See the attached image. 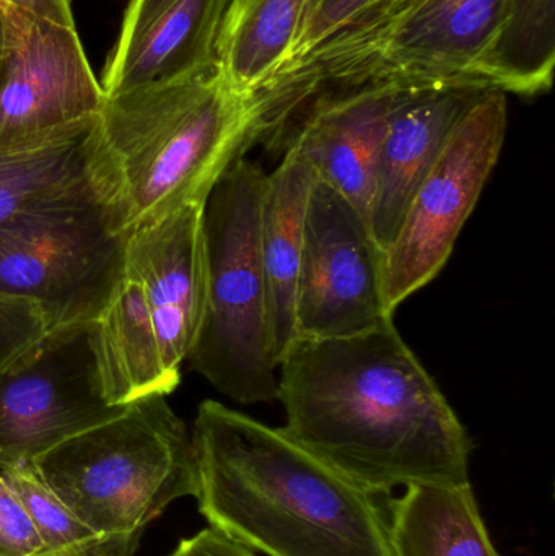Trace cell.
<instances>
[{"instance_id": "obj_10", "label": "cell", "mask_w": 555, "mask_h": 556, "mask_svg": "<svg viewBox=\"0 0 555 556\" xmlns=\"http://www.w3.org/2000/svg\"><path fill=\"white\" fill-rule=\"evenodd\" d=\"M5 13L0 48V146L98 116L103 88L77 29Z\"/></svg>"}, {"instance_id": "obj_2", "label": "cell", "mask_w": 555, "mask_h": 556, "mask_svg": "<svg viewBox=\"0 0 555 556\" xmlns=\"http://www.w3.org/2000/svg\"><path fill=\"white\" fill-rule=\"evenodd\" d=\"M199 511L211 528L267 556H391L374 495L282 428L217 401L191 431Z\"/></svg>"}, {"instance_id": "obj_18", "label": "cell", "mask_w": 555, "mask_h": 556, "mask_svg": "<svg viewBox=\"0 0 555 556\" xmlns=\"http://www.w3.org/2000/svg\"><path fill=\"white\" fill-rule=\"evenodd\" d=\"M94 346L104 394L116 407L169 395L181 381L166 369L146 294L129 276L94 320Z\"/></svg>"}, {"instance_id": "obj_3", "label": "cell", "mask_w": 555, "mask_h": 556, "mask_svg": "<svg viewBox=\"0 0 555 556\" xmlns=\"http://www.w3.org/2000/svg\"><path fill=\"white\" fill-rule=\"evenodd\" d=\"M98 130L126 235L205 204L225 172L266 139L263 101L234 90L217 64L104 98Z\"/></svg>"}, {"instance_id": "obj_6", "label": "cell", "mask_w": 555, "mask_h": 556, "mask_svg": "<svg viewBox=\"0 0 555 556\" xmlns=\"http://www.w3.org/2000/svg\"><path fill=\"white\" fill-rule=\"evenodd\" d=\"M110 195L25 212L0 225V291L36 304L46 330L94 323L126 278V241Z\"/></svg>"}, {"instance_id": "obj_9", "label": "cell", "mask_w": 555, "mask_h": 556, "mask_svg": "<svg viewBox=\"0 0 555 556\" xmlns=\"http://www.w3.org/2000/svg\"><path fill=\"white\" fill-rule=\"evenodd\" d=\"M393 314L384 296V251L367 218L316 176L303 228L297 339L357 336Z\"/></svg>"}, {"instance_id": "obj_12", "label": "cell", "mask_w": 555, "mask_h": 556, "mask_svg": "<svg viewBox=\"0 0 555 556\" xmlns=\"http://www.w3.org/2000/svg\"><path fill=\"white\" fill-rule=\"evenodd\" d=\"M394 81H365L319 91L305 106L286 147L338 189L367 218L378 152L388 121L407 91Z\"/></svg>"}, {"instance_id": "obj_11", "label": "cell", "mask_w": 555, "mask_h": 556, "mask_svg": "<svg viewBox=\"0 0 555 556\" xmlns=\"http://www.w3.org/2000/svg\"><path fill=\"white\" fill-rule=\"evenodd\" d=\"M204 205L186 204L126 241V276L139 281L149 303L166 369L181 379L207 304Z\"/></svg>"}, {"instance_id": "obj_16", "label": "cell", "mask_w": 555, "mask_h": 556, "mask_svg": "<svg viewBox=\"0 0 555 556\" xmlns=\"http://www.w3.org/2000/svg\"><path fill=\"white\" fill-rule=\"evenodd\" d=\"M316 173L293 147L266 176L261 202V260L277 366L297 340L295 303L306 205Z\"/></svg>"}, {"instance_id": "obj_26", "label": "cell", "mask_w": 555, "mask_h": 556, "mask_svg": "<svg viewBox=\"0 0 555 556\" xmlns=\"http://www.w3.org/2000/svg\"><path fill=\"white\" fill-rule=\"evenodd\" d=\"M0 10L26 13L75 28L72 0H0Z\"/></svg>"}, {"instance_id": "obj_23", "label": "cell", "mask_w": 555, "mask_h": 556, "mask_svg": "<svg viewBox=\"0 0 555 556\" xmlns=\"http://www.w3.org/2000/svg\"><path fill=\"white\" fill-rule=\"evenodd\" d=\"M46 330L36 304L0 291V372L28 352Z\"/></svg>"}, {"instance_id": "obj_21", "label": "cell", "mask_w": 555, "mask_h": 556, "mask_svg": "<svg viewBox=\"0 0 555 556\" xmlns=\"http://www.w3.org/2000/svg\"><path fill=\"white\" fill-rule=\"evenodd\" d=\"M22 500L48 556H103L100 539L45 485L31 464L0 467Z\"/></svg>"}, {"instance_id": "obj_22", "label": "cell", "mask_w": 555, "mask_h": 556, "mask_svg": "<svg viewBox=\"0 0 555 556\" xmlns=\"http://www.w3.org/2000/svg\"><path fill=\"white\" fill-rule=\"evenodd\" d=\"M398 2L400 0H315L295 55L286 68L338 36L367 28L390 12Z\"/></svg>"}, {"instance_id": "obj_1", "label": "cell", "mask_w": 555, "mask_h": 556, "mask_svg": "<svg viewBox=\"0 0 555 556\" xmlns=\"http://www.w3.org/2000/svg\"><path fill=\"white\" fill-rule=\"evenodd\" d=\"M277 401L282 430L370 495L469 483L468 430L393 319L297 339L277 366Z\"/></svg>"}, {"instance_id": "obj_13", "label": "cell", "mask_w": 555, "mask_h": 556, "mask_svg": "<svg viewBox=\"0 0 555 556\" xmlns=\"http://www.w3.org/2000/svg\"><path fill=\"white\" fill-rule=\"evenodd\" d=\"M230 0H129L108 55L104 98L217 64L215 48Z\"/></svg>"}, {"instance_id": "obj_19", "label": "cell", "mask_w": 555, "mask_h": 556, "mask_svg": "<svg viewBox=\"0 0 555 556\" xmlns=\"http://www.w3.org/2000/svg\"><path fill=\"white\" fill-rule=\"evenodd\" d=\"M387 535L391 556H501L469 483L407 486L390 502Z\"/></svg>"}, {"instance_id": "obj_8", "label": "cell", "mask_w": 555, "mask_h": 556, "mask_svg": "<svg viewBox=\"0 0 555 556\" xmlns=\"http://www.w3.org/2000/svg\"><path fill=\"white\" fill-rule=\"evenodd\" d=\"M126 407L104 394L94 323L48 330L0 372V467L31 464Z\"/></svg>"}, {"instance_id": "obj_25", "label": "cell", "mask_w": 555, "mask_h": 556, "mask_svg": "<svg viewBox=\"0 0 555 556\" xmlns=\"http://www.w3.org/2000/svg\"><path fill=\"white\" fill-rule=\"evenodd\" d=\"M169 556H256L250 548L238 544L224 532L211 528L202 529L194 538L179 542Z\"/></svg>"}, {"instance_id": "obj_5", "label": "cell", "mask_w": 555, "mask_h": 556, "mask_svg": "<svg viewBox=\"0 0 555 556\" xmlns=\"http://www.w3.org/2000/svg\"><path fill=\"white\" fill-rule=\"evenodd\" d=\"M267 173L238 159L204 205L207 304L189 355L192 369L240 405L277 401V362L261 260Z\"/></svg>"}, {"instance_id": "obj_14", "label": "cell", "mask_w": 555, "mask_h": 556, "mask_svg": "<svg viewBox=\"0 0 555 556\" xmlns=\"http://www.w3.org/2000/svg\"><path fill=\"white\" fill-rule=\"evenodd\" d=\"M481 91L414 88L394 108L378 152L368 208V225L383 251L393 243L417 189Z\"/></svg>"}, {"instance_id": "obj_7", "label": "cell", "mask_w": 555, "mask_h": 556, "mask_svg": "<svg viewBox=\"0 0 555 556\" xmlns=\"http://www.w3.org/2000/svg\"><path fill=\"white\" fill-rule=\"evenodd\" d=\"M505 134L507 93L485 88L456 124L384 251V296L391 313L442 273L497 165Z\"/></svg>"}, {"instance_id": "obj_17", "label": "cell", "mask_w": 555, "mask_h": 556, "mask_svg": "<svg viewBox=\"0 0 555 556\" xmlns=\"http://www.w3.org/2000/svg\"><path fill=\"white\" fill-rule=\"evenodd\" d=\"M315 0H230L215 59L238 93H264L292 62Z\"/></svg>"}, {"instance_id": "obj_24", "label": "cell", "mask_w": 555, "mask_h": 556, "mask_svg": "<svg viewBox=\"0 0 555 556\" xmlns=\"http://www.w3.org/2000/svg\"><path fill=\"white\" fill-rule=\"evenodd\" d=\"M0 556H48L28 511L0 473Z\"/></svg>"}, {"instance_id": "obj_15", "label": "cell", "mask_w": 555, "mask_h": 556, "mask_svg": "<svg viewBox=\"0 0 555 556\" xmlns=\"http://www.w3.org/2000/svg\"><path fill=\"white\" fill-rule=\"evenodd\" d=\"M87 195L116 201L98 116L0 146V225L25 212Z\"/></svg>"}, {"instance_id": "obj_4", "label": "cell", "mask_w": 555, "mask_h": 556, "mask_svg": "<svg viewBox=\"0 0 555 556\" xmlns=\"http://www.w3.org/2000/svg\"><path fill=\"white\" fill-rule=\"evenodd\" d=\"M166 397L139 399L31 463L97 534L103 556H133L153 519L176 500L198 495L191 431Z\"/></svg>"}, {"instance_id": "obj_27", "label": "cell", "mask_w": 555, "mask_h": 556, "mask_svg": "<svg viewBox=\"0 0 555 556\" xmlns=\"http://www.w3.org/2000/svg\"><path fill=\"white\" fill-rule=\"evenodd\" d=\"M3 35H5V13L0 10V48L3 45Z\"/></svg>"}, {"instance_id": "obj_20", "label": "cell", "mask_w": 555, "mask_h": 556, "mask_svg": "<svg viewBox=\"0 0 555 556\" xmlns=\"http://www.w3.org/2000/svg\"><path fill=\"white\" fill-rule=\"evenodd\" d=\"M555 0H507L504 31L491 67V87L537 97L553 87Z\"/></svg>"}]
</instances>
